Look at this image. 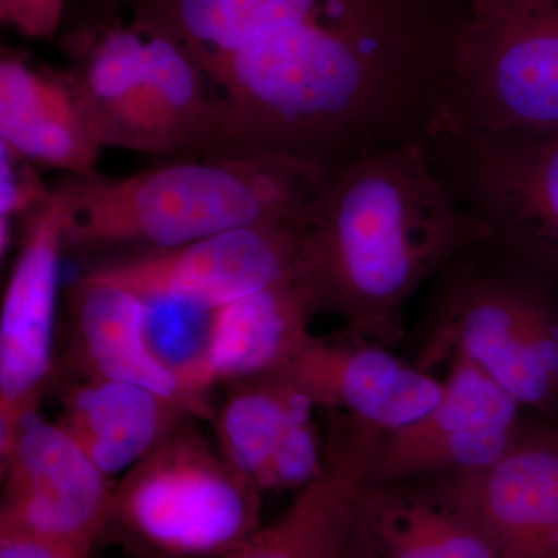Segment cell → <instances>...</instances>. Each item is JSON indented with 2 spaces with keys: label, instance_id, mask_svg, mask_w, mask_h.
I'll return each mask as SVG.
<instances>
[{
  "label": "cell",
  "instance_id": "cell-1",
  "mask_svg": "<svg viewBox=\"0 0 558 558\" xmlns=\"http://www.w3.org/2000/svg\"><path fill=\"white\" fill-rule=\"evenodd\" d=\"M174 40L234 149L326 174L446 116L464 0H113Z\"/></svg>",
  "mask_w": 558,
  "mask_h": 558
},
{
  "label": "cell",
  "instance_id": "cell-2",
  "mask_svg": "<svg viewBox=\"0 0 558 558\" xmlns=\"http://www.w3.org/2000/svg\"><path fill=\"white\" fill-rule=\"evenodd\" d=\"M487 231L451 193L424 143L368 154L333 172L304 222V275L319 314L392 347L417 289Z\"/></svg>",
  "mask_w": 558,
  "mask_h": 558
},
{
  "label": "cell",
  "instance_id": "cell-3",
  "mask_svg": "<svg viewBox=\"0 0 558 558\" xmlns=\"http://www.w3.org/2000/svg\"><path fill=\"white\" fill-rule=\"evenodd\" d=\"M330 175L270 156L182 157L128 178L69 175L54 186L62 245L65 255L94 260L304 222Z\"/></svg>",
  "mask_w": 558,
  "mask_h": 558
},
{
  "label": "cell",
  "instance_id": "cell-4",
  "mask_svg": "<svg viewBox=\"0 0 558 558\" xmlns=\"http://www.w3.org/2000/svg\"><path fill=\"white\" fill-rule=\"evenodd\" d=\"M65 38L81 108L102 148L182 159L241 156L199 69L178 44L112 2Z\"/></svg>",
  "mask_w": 558,
  "mask_h": 558
},
{
  "label": "cell",
  "instance_id": "cell-5",
  "mask_svg": "<svg viewBox=\"0 0 558 558\" xmlns=\"http://www.w3.org/2000/svg\"><path fill=\"white\" fill-rule=\"evenodd\" d=\"M418 368L468 359L521 407L558 417V277L490 242L438 274Z\"/></svg>",
  "mask_w": 558,
  "mask_h": 558
},
{
  "label": "cell",
  "instance_id": "cell-6",
  "mask_svg": "<svg viewBox=\"0 0 558 558\" xmlns=\"http://www.w3.org/2000/svg\"><path fill=\"white\" fill-rule=\"evenodd\" d=\"M194 422H183L117 481L101 545L131 558H227L263 527V492Z\"/></svg>",
  "mask_w": 558,
  "mask_h": 558
},
{
  "label": "cell",
  "instance_id": "cell-7",
  "mask_svg": "<svg viewBox=\"0 0 558 558\" xmlns=\"http://www.w3.org/2000/svg\"><path fill=\"white\" fill-rule=\"evenodd\" d=\"M424 148L490 244L558 277V126L475 130L439 120Z\"/></svg>",
  "mask_w": 558,
  "mask_h": 558
},
{
  "label": "cell",
  "instance_id": "cell-8",
  "mask_svg": "<svg viewBox=\"0 0 558 558\" xmlns=\"http://www.w3.org/2000/svg\"><path fill=\"white\" fill-rule=\"evenodd\" d=\"M440 120L475 130L558 126V0H468Z\"/></svg>",
  "mask_w": 558,
  "mask_h": 558
},
{
  "label": "cell",
  "instance_id": "cell-9",
  "mask_svg": "<svg viewBox=\"0 0 558 558\" xmlns=\"http://www.w3.org/2000/svg\"><path fill=\"white\" fill-rule=\"evenodd\" d=\"M304 222L227 231L168 252L87 260L84 269L112 279L143 299L220 310L279 282L306 278Z\"/></svg>",
  "mask_w": 558,
  "mask_h": 558
},
{
  "label": "cell",
  "instance_id": "cell-10",
  "mask_svg": "<svg viewBox=\"0 0 558 558\" xmlns=\"http://www.w3.org/2000/svg\"><path fill=\"white\" fill-rule=\"evenodd\" d=\"M0 472V526L90 553L101 545L116 481L60 422L39 411L25 418Z\"/></svg>",
  "mask_w": 558,
  "mask_h": 558
},
{
  "label": "cell",
  "instance_id": "cell-11",
  "mask_svg": "<svg viewBox=\"0 0 558 558\" xmlns=\"http://www.w3.org/2000/svg\"><path fill=\"white\" fill-rule=\"evenodd\" d=\"M62 204L57 189L25 218L0 310V457L38 413L54 376Z\"/></svg>",
  "mask_w": 558,
  "mask_h": 558
},
{
  "label": "cell",
  "instance_id": "cell-12",
  "mask_svg": "<svg viewBox=\"0 0 558 558\" xmlns=\"http://www.w3.org/2000/svg\"><path fill=\"white\" fill-rule=\"evenodd\" d=\"M520 409L475 363L454 357L439 402L413 424L385 435L368 483L391 486L486 468L519 438Z\"/></svg>",
  "mask_w": 558,
  "mask_h": 558
},
{
  "label": "cell",
  "instance_id": "cell-13",
  "mask_svg": "<svg viewBox=\"0 0 558 558\" xmlns=\"http://www.w3.org/2000/svg\"><path fill=\"white\" fill-rule=\"evenodd\" d=\"M424 481L499 558H558V428L523 427L486 468Z\"/></svg>",
  "mask_w": 558,
  "mask_h": 558
},
{
  "label": "cell",
  "instance_id": "cell-14",
  "mask_svg": "<svg viewBox=\"0 0 558 558\" xmlns=\"http://www.w3.org/2000/svg\"><path fill=\"white\" fill-rule=\"evenodd\" d=\"M315 409L288 377L269 374L226 387L209 424L220 454L259 492H299L325 462Z\"/></svg>",
  "mask_w": 558,
  "mask_h": 558
},
{
  "label": "cell",
  "instance_id": "cell-15",
  "mask_svg": "<svg viewBox=\"0 0 558 558\" xmlns=\"http://www.w3.org/2000/svg\"><path fill=\"white\" fill-rule=\"evenodd\" d=\"M279 374L326 411H340L396 432L439 402L444 381L411 366L380 344L344 336L311 333Z\"/></svg>",
  "mask_w": 558,
  "mask_h": 558
},
{
  "label": "cell",
  "instance_id": "cell-16",
  "mask_svg": "<svg viewBox=\"0 0 558 558\" xmlns=\"http://www.w3.org/2000/svg\"><path fill=\"white\" fill-rule=\"evenodd\" d=\"M69 363L76 377L124 381L189 407L211 422L215 407L191 396L154 355L145 303L134 290L84 269L64 295Z\"/></svg>",
  "mask_w": 558,
  "mask_h": 558
},
{
  "label": "cell",
  "instance_id": "cell-17",
  "mask_svg": "<svg viewBox=\"0 0 558 558\" xmlns=\"http://www.w3.org/2000/svg\"><path fill=\"white\" fill-rule=\"evenodd\" d=\"M0 146L38 168L92 175L102 145L84 116L68 70L2 50Z\"/></svg>",
  "mask_w": 558,
  "mask_h": 558
},
{
  "label": "cell",
  "instance_id": "cell-18",
  "mask_svg": "<svg viewBox=\"0 0 558 558\" xmlns=\"http://www.w3.org/2000/svg\"><path fill=\"white\" fill-rule=\"evenodd\" d=\"M373 458L374 447L360 436L330 439L318 475L227 558H351L355 506Z\"/></svg>",
  "mask_w": 558,
  "mask_h": 558
},
{
  "label": "cell",
  "instance_id": "cell-19",
  "mask_svg": "<svg viewBox=\"0 0 558 558\" xmlns=\"http://www.w3.org/2000/svg\"><path fill=\"white\" fill-rule=\"evenodd\" d=\"M58 422L95 464L113 478L148 457L183 422L196 418L182 403L124 381L65 384Z\"/></svg>",
  "mask_w": 558,
  "mask_h": 558
},
{
  "label": "cell",
  "instance_id": "cell-20",
  "mask_svg": "<svg viewBox=\"0 0 558 558\" xmlns=\"http://www.w3.org/2000/svg\"><path fill=\"white\" fill-rule=\"evenodd\" d=\"M317 314L306 278L279 282L220 307L205 363L208 391L279 373L310 339Z\"/></svg>",
  "mask_w": 558,
  "mask_h": 558
},
{
  "label": "cell",
  "instance_id": "cell-21",
  "mask_svg": "<svg viewBox=\"0 0 558 558\" xmlns=\"http://www.w3.org/2000/svg\"><path fill=\"white\" fill-rule=\"evenodd\" d=\"M351 558H499L427 481H366L355 508Z\"/></svg>",
  "mask_w": 558,
  "mask_h": 558
},
{
  "label": "cell",
  "instance_id": "cell-22",
  "mask_svg": "<svg viewBox=\"0 0 558 558\" xmlns=\"http://www.w3.org/2000/svg\"><path fill=\"white\" fill-rule=\"evenodd\" d=\"M142 300L146 337L154 355L191 396L216 405L205 385V363L218 310L170 299Z\"/></svg>",
  "mask_w": 558,
  "mask_h": 558
},
{
  "label": "cell",
  "instance_id": "cell-23",
  "mask_svg": "<svg viewBox=\"0 0 558 558\" xmlns=\"http://www.w3.org/2000/svg\"><path fill=\"white\" fill-rule=\"evenodd\" d=\"M35 165L2 146V186H0V233L2 255L10 247V222L13 216H31L39 205L49 199L51 190L46 189L35 172Z\"/></svg>",
  "mask_w": 558,
  "mask_h": 558
},
{
  "label": "cell",
  "instance_id": "cell-24",
  "mask_svg": "<svg viewBox=\"0 0 558 558\" xmlns=\"http://www.w3.org/2000/svg\"><path fill=\"white\" fill-rule=\"evenodd\" d=\"M65 9L68 0H0V20L25 38L53 39Z\"/></svg>",
  "mask_w": 558,
  "mask_h": 558
},
{
  "label": "cell",
  "instance_id": "cell-25",
  "mask_svg": "<svg viewBox=\"0 0 558 558\" xmlns=\"http://www.w3.org/2000/svg\"><path fill=\"white\" fill-rule=\"evenodd\" d=\"M90 550L0 526V558H90Z\"/></svg>",
  "mask_w": 558,
  "mask_h": 558
},
{
  "label": "cell",
  "instance_id": "cell-26",
  "mask_svg": "<svg viewBox=\"0 0 558 558\" xmlns=\"http://www.w3.org/2000/svg\"><path fill=\"white\" fill-rule=\"evenodd\" d=\"M464 2H468V0H464Z\"/></svg>",
  "mask_w": 558,
  "mask_h": 558
}]
</instances>
